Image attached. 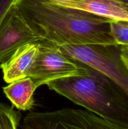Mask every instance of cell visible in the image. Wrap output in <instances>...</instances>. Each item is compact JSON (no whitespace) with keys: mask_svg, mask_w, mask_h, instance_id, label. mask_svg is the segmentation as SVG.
<instances>
[{"mask_svg":"<svg viewBox=\"0 0 128 129\" xmlns=\"http://www.w3.org/2000/svg\"><path fill=\"white\" fill-rule=\"evenodd\" d=\"M37 89L30 77L14 81L3 87L6 98L16 109L22 111L31 110L35 105L33 96Z\"/></svg>","mask_w":128,"mask_h":129,"instance_id":"9c48e42d","label":"cell"},{"mask_svg":"<svg viewBox=\"0 0 128 129\" xmlns=\"http://www.w3.org/2000/svg\"><path fill=\"white\" fill-rule=\"evenodd\" d=\"M21 129H128L87 110L63 108L30 112L22 121Z\"/></svg>","mask_w":128,"mask_h":129,"instance_id":"3957f363","label":"cell"},{"mask_svg":"<svg viewBox=\"0 0 128 129\" xmlns=\"http://www.w3.org/2000/svg\"><path fill=\"white\" fill-rule=\"evenodd\" d=\"M120 57L123 65L128 72V47L120 46Z\"/></svg>","mask_w":128,"mask_h":129,"instance_id":"4fadbf2b","label":"cell"},{"mask_svg":"<svg viewBox=\"0 0 128 129\" xmlns=\"http://www.w3.org/2000/svg\"><path fill=\"white\" fill-rule=\"evenodd\" d=\"M47 1H51V0H47Z\"/></svg>","mask_w":128,"mask_h":129,"instance_id":"9a60e30c","label":"cell"},{"mask_svg":"<svg viewBox=\"0 0 128 129\" xmlns=\"http://www.w3.org/2000/svg\"><path fill=\"white\" fill-rule=\"evenodd\" d=\"M58 47L74 60L106 75L128 96V72L120 59V46L62 45Z\"/></svg>","mask_w":128,"mask_h":129,"instance_id":"277c9868","label":"cell"},{"mask_svg":"<svg viewBox=\"0 0 128 129\" xmlns=\"http://www.w3.org/2000/svg\"><path fill=\"white\" fill-rule=\"evenodd\" d=\"M118 1H120V2L123 3L125 4V5H128V0H118Z\"/></svg>","mask_w":128,"mask_h":129,"instance_id":"5bb4252c","label":"cell"},{"mask_svg":"<svg viewBox=\"0 0 128 129\" xmlns=\"http://www.w3.org/2000/svg\"><path fill=\"white\" fill-rule=\"evenodd\" d=\"M46 86L85 110L128 127L127 94L101 72L89 67L87 74L53 81Z\"/></svg>","mask_w":128,"mask_h":129,"instance_id":"7a4b0ae2","label":"cell"},{"mask_svg":"<svg viewBox=\"0 0 128 129\" xmlns=\"http://www.w3.org/2000/svg\"><path fill=\"white\" fill-rule=\"evenodd\" d=\"M56 5L90 13L111 20L128 21V5L118 0H51Z\"/></svg>","mask_w":128,"mask_h":129,"instance_id":"ba28073f","label":"cell"},{"mask_svg":"<svg viewBox=\"0 0 128 129\" xmlns=\"http://www.w3.org/2000/svg\"><path fill=\"white\" fill-rule=\"evenodd\" d=\"M18 5L11 7L0 22V63L8 60L21 45L43 40L31 27Z\"/></svg>","mask_w":128,"mask_h":129,"instance_id":"8992f818","label":"cell"},{"mask_svg":"<svg viewBox=\"0 0 128 129\" xmlns=\"http://www.w3.org/2000/svg\"><path fill=\"white\" fill-rule=\"evenodd\" d=\"M21 117L13 107L0 102V129H18Z\"/></svg>","mask_w":128,"mask_h":129,"instance_id":"30bf717a","label":"cell"},{"mask_svg":"<svg viewBox=\"0 0 128 129\" xmlns=\"http://www.w3.org/2000/svg\"><path fill=\"white\" fill-rule=\"evenodd\" d=\"M38 53L29 77L36 88L50 82L85 74L89 67L62 52L58 46L45 40L38 42Z\"/></svg>","mask_w":128,"mask_h":129,"instance_id":"5b68a950","label":"cell"},{"mask_svg":"<svg viewBox=\"0 0 128 129\" xmlns=\"http://www.w3.org/2000/svg\"><path fill=\"white\" fill-rule=\"evenodd\" d=\"M18 5L43 40L58 47L117 45L110 34L111 20L47 0H22Z\"/></svg>","mask_w":128,"mask_h":129,"instance_id":"6da1fadb","label":"cell"},{"mask_svg":"<svg viewBox=\"0 0 128 129\" xmlns=\"http://www.w3.org/2000/svg\"><path fill=\"white\" fill-rule=\"evenodd\" d=\"M38 42L28 43L16 49L0 68L6 83L29 77L38 53Z\"/></svg>","mask_w":128,"mask_h":129,"instance_id":"52a82bcc","label":"cell"},{"mask_svg":"<svg viewBox=\"0 0 128 129\" xmlns=\"http://www.w3.org/2000/svg\"><path fill=\"white\" fill-rule=\"evenodd\" d=\"M22 0H0V22L11 7L20 3Z\"/></svg>","mask_w":128,"mask_h":129,"instance_id":"7c38bea8","label":"cell"},{"mask_svg":"<svg viewBox=\"0 0 128 129\" xmlns=\"http://www.w3.org/2000/svg\"><path fill=\"white\" fill-rule=\"evenodd\" d=\"M110 31L117 45L128 47V21L111 20Z\"/></svg>","mask_w":128,"mask_h":129,"instance_id":"8fae6325","label":"cell"}]
</instances>
